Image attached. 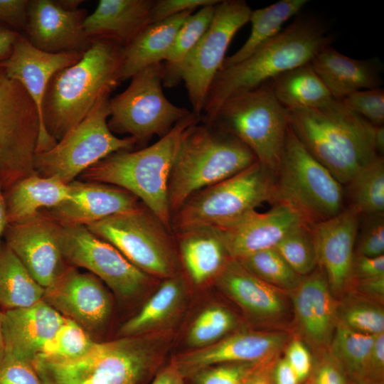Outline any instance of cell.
I'll use <instances>...</instances> for the list:
<instances>
[{
  "label": "cell",
  "instance_id": "cell-58",
  "mask_svg": "<svg viewBox=\"0 0 384 384\" xmlns=\"http://www.w3.org/2000/svg\"><path fill=\"white\" fill-rule=\"evenodd\" d=\"M244 384H273L271 370L260 367L245 381Z\"/></svg>",
  "mask_w": 384,
  "mask_h": 384
},
{
  "label": "cell",
  "instance_id": "cell-28",
  "mask_svg": "<svg viewBox=\"0 0 384 384\" xmlns=\"http://www.w3.org/2000/svg\"><path fill=\"white\" fill-rule=\"evenodd\" d=\"M218 282L226 294L256 317L272 320L285 311L283 290L260 279L236 260H229Z\"/></svg>",
  "mask_w": 384,
  "mask_h": 384
},
{
  "label": "cell",
  "instance_id": "cell-23",
  "mask_svg": "<svg viewBox=\"0 0 384 384\" xmlns=\"http://www.w3.org/2000/svg\"><path fill=\"white\" fill-rule=\"evenodd\" d=\"M282 332L252 331L234 334L182 356L174 363L186 378L203 368L223 363H263L286 344Z\"/></svg>",
  "mask_w": 384,
  "mask_h": 384
},
{
  "label": "cell",
  "instance_id": "cell-13",
  "mask_svg": "<svg viewBox=\"0 0 384 384\" xmlns=\"http://www.w3.org/2000/svg\"><path fill=\"white\" fill-rule=\"evenodd\" d=\"M86 227L146 274L164 278L174 276L171 232L146 207L140 206Z\"/></svg>",
  "mask_w": 384,
  "mask_h": 384
},
{
  "label": "cell",
  "instance_id": "cell-6",
  "mask_svg": "<svg viewBox=\"0 0 384 384\" xmlns=\"http://www.w3.org/2000/svg\"><path fill=\"white\" fill-rule=\"evenodd\" d=\"M157 364L152 343L137 336L97 342L72 361H33L44 384H146Z\"/></svg>",
  "mask_w": 384,
  "mask_h": 384
},
{
  "label": "cell",
  "instance_id": "cell-4",
  "mask_svg": "<svg viewBox=\"0 0 384 384\" xmlns=\"http://www.w3.org/2000/svg\"><path fill=\"white\" fill-rule=\"evenodd\" d=\"M201 120V116L192 112L153 144L138 151L112 153L80 177L84 181L107 183L130 192L172 233L168 200L171 171L183 139Z\"/></svg>",
  "mask_w": 384,
  "mask_h": 384
},
{
  "label": "cell",
  "instance_id": "cell-33",
  "mask_svg": "<svg viewBox=\"0 0 384 384\" xmlns=\"http://www.w3.org/2000/svg\"><path fill=\"white\" fill-rule=\"evenodd\" d=\"M307 0H280L268 6L252 10L249 21L251 33L241 48L225 58L222 68L238 63L255 52L281 31L289 18L300 12Z\"/></svg>",
  "mask_w": 384,
  "mask_h": 384
},
{
  "label": "cell",
  "instance_id": "cell-24",
  "mask_svg": "<svg viewBox=\"0 0 384 384\" xmlns=\"http://www.w3.org/2000/svg\"><path fill=\"white\" fill-rule=\"evenodd\" d=\"M295 317L308 342L317 348L329 346L338 322L337 309L326 274L318 265L291 290Z\"/></svg>",
  "mask_w": 384,
  "mask_h": 384
},
{
  "label": "cell",
  "instance_id": "cell-54",
  "mask_svg": "<svg viewBox=\"0 0 384 384\" xmlns=\"http://www.w3.org/2000/svg\"><path fill=\"white\" fill-rule=\"evenodd\" d=\"M358 291L375 299L383 301L384 297V275L356 280Z\"/></svg>",
  "mask_w": 384,
  "mask_h": 384
},
{
  "label": "cell",
  "instance_id": "cell-48",
  "mask_svg": "<svg viewBox=\"0 0 384 384\" xmlns=\"http://www.w3.org/2000/svg\"><path fill=\"white\" fill-rule=\"evenodd\" d=\"M219 2L220 0H156L149 13V24Z\"/></svg>",
  "mask_w": 384,
  "mask_h": 384
},
{
  "label": "cell",
  "instance_id": "cell-49",
  "mask_svg": "<svg viewBox=\"0 0 384 384\" xmlns=\"http://www.w3.org/2000/svg\"><path fill=\"white\" fill-rule=\"evenodd\" d=\"M290 367L296 373L300 383L311 375L313 363L311 356L306 346L298 339L289 343L284 356Z\"/></svg>",
  "mask_w": 384,
  "mask_h": 384
},
{
  "label": "cell",
  "instance_id": "cell-20",
  "mask_svg": "<svg viewBox=\"0 0 384 384\" xmlns=\"http://www.w3.org/2000/svg\"><path fill=\"white\" fill-rule=\"evenodd\" d=\"M87 16V10H68L57 1H28L26 37L47 53H84L91 45L83 28Z\"/></svg>",
  "mask_w": 384,
  "mask_h": 384
},
{
  "label": "cell",
  "instance_id": "cell-39",
  "mask_svg": "<svg viewBox=\"0 0 384 384\" xmlns=\"http://www.w3.org/2000/svg\"><path fill=\"white\" fill-rule=\"evenodd\" d=\"M96 343L82 326L65 318L35 359L53 362L75 361L89 353Z\"/></svg>",
  "mask_w": 384,
  "mask_h": 384
},
{
  "label": "cell",
  "instance_id": "cell-35",
  "mask_svg": "<svg viewBox=\"0 0 384 384\" xmlns=\"http://www.w3.org/2000/svg\"><path fill=\"white\" fill-rule=\"evenodd\" d=\"M374 336L356 331L338 320L329 348L347 380L368 378V367Z\"/></svg>",
  "mask_w": 384,
  "mask_h": 384
},
{
  "label": "cell",
  "instance_id": "cell-11",
  "mask_svg": "<svg viewBox=\"0 0 384 384\" xmlns=\"http://www.w3.org/2000/svg\"><path fill=\"white\" fill-rule=\"evenodd\" d=\"M163 75V63L151 65L134 75L127 89L110 99L107 124L112 132L145 142L154 135L165 136L192 112L166 97Z\"/></svg>",
  "mask_w": 384,
  "mask_h": 384
},
{
  "label": "cell",
  "instance_id": "cell-10",
  "mask_svg": "<svg viewBox=\"0 0 384 384\" xmlns=\"http://www.w3.org/2000/svg\"><path fill=\"white\" fill-rule=\"evenodd\" d=\"M110 93L101 97L87 115L52 148L34 156L35 172L69 184L86 169L110 154L131 150L137 143L132 137L119 138L110 129Z\"/></svg>",
  "mask_w": 384,
  "mask_h": 384
},
{
  "label": "cell",
  "instance_id": "cell-3",
  "mask_svg": "<svg viewBox=\"0 0 384 384\" xmlns=\"http://www.w3.org/2000/svg\"><path fill=\"white\" fill-rule=\"evenodd\" d=\"M289 110V126L310 154L342 185L380 156L375 126L333 98L317 108Z\"/></svg>",
  "mask_w": 384,
  "mask_h": 384
},
{
  "label": "cell",
  "instance_id": "cell-36",
  "mask_svg": "<svg viewBox=\"0 0 384 384\" xmlns=\"http://www.w3.org/2000/svg\"><path fill=\"white\" fill-rule=\"evenodd\" d=\"M215 5L200 8L196 14L190 15L179 28L163 63V85L165 87H173L181 82V66L209 27Z\"/></svg>",
  "mask_w": 384,
  "mask_h": 384
},
{
  "label": "cell",
  "instance_id": "cell-55",
  "mask_svg": "<svg viewBox=\"0 0 384 384\" xmlns=\"http://www.w3.org/2000/svg\"><path fill=\"white\" fill-rule=\"evenodd\" d=\"M273 384H301L285 358L279 360L271 370Z\"/></svg>",
  "mask_w": 384,
  "mask_h": 384
},
{
  "label": "cell",
  "instance_id": "cell-15",
  "mask_svg": "<svg viewBox=\"0 0 384 384\" xmlns=\"http://www.w3.org/2000/svg\"><path fill=\"white\" fill-rule=\"evenodd\" d=\"M59 244L67 263L87 270L122 297L134 296L149 281V274L86 226L60 225Z\"/></svg>",
  "mask_w": 384,
  "mask_h": 384
},
{
  "label": "cell",
  "instance_id": "cell-12",
  "mask_svg": "<svg viewBox=\"0 0 384 384\" xmlns=\"http://www.w3.org/2000/svg\"><path fill=\"white\" fill-rule=\"evenodd\" d=\"M40 133L34 102L0 65V183L4 192L36 173L33 161Z\"/></svg>",
  "mask_w": 384,
  "mask_h": 384
},
{
  "label": "cell",
  "instance_id": "cell-21",
  "mask_svg": "<svg viewBox=\"0 0 384 384\" xmlns=\"http://www.w3.org/2000/svg\"><path fill=\"white\" fill-rule=\"evenodd\" d=\"M361 213L348 206L336 215L312 225L318 265L324 272L333 295L352 281L354 246Z\"/></svg>",
  "mask_w": 384,
  "mask_h": 384
},
{
  "label": "cell",
  "instance_id": "cell-14",
  "mask_svg": "<svg viewBox=\"0 0 384 384\" xmlns=\"http://www.w3.org/2000/svg\"><path fill=\"white\" fill-rule=\"evenodd\" d=\"M252 12L244 0H223L215 5L207 31L184 60L179 73L192 112L201 116L208 89L221 69L229 44Z\"/></svg>",
  "mask_w": 384,
  "mask_h": 384
},
{
  "label": "cell",
  "instance_id": "cell-8",
  "mask_svg": "<svg viewBox=\"0 0 384 384\" xmlns=\"http://www.w3.org/2000/svg\"><path fill=\"white\" fill-rule=\"evenodd\" d=\"M343 201V185L310 154L289 125L273 203L289 205L313 225L338 214Z\"/></svg>",
  "mask_w": 384,
  "mask_h": 384
},
{
  "label": "cell",
  "instance_id": "cell-29",
  "mask_svg": "<svg viewBox=\"0 0 384 384\" xmlns=\"http://www.w3.org/2000/svg\"><path fill=\"white\" fill-rule=\"evenodd\" d=\"M71 193L70 184L55 177H43L36 173L15 183L4 192L8 225L23 223L43 209L54 207L67 200Z\"/></svg>",
  "mask_w": 384,
  "mask_h": 384
},
{
  "label": "cell",
  "instance_id": "cell-63",
  "mask_svg": "<svg viewBox=\"0 0 384 384\" xmlns=\"http://www.w3.org/2000/svg\"><path fill=\"white\" fill-rule=\"evenodd\" d=\"M4 348V338L2 332V312L0 311V351Z\"/></svg>",
  "mask_w": 384,
  "mask_h": 384
},
{
  "label": "cell",
  "instance_id": "cell-64",
  "mask_svg": "<svg viewBox=\"0 0 384 384\" xmlns=\"http://www.w3.org/2000/svg\"><path fill=\"white\" fill-rule=\"evenodd\" d=\"M304 384H314V383L312 382L311 380H308L307 382H306Z\"/></svg>",
  "mask_w": 384,
  "mask_h": 384
},
{
  "label": "cell",
  "instance_id": "cell-18",
  "mask_svg": "<svg viewBox=\"0 0 384 384\" xmlns=\"http://www.w3.org/2000/svg\"><path fill=\"white\" fill-rule=\"evenodd\" d=\"M82 55L76 52L47 53L36 48L21 34L11 55L0 63L6 75L21 84L36 107L41 123L36 153L48 150L57 143L47 133L42 121V105L48 83L57 72L75 64Z\"/></svg>",
  "mask_w": 384,
  "mask_h": 384
},
{
  "label": "cell",
  "instance_id": "cell-59",
  "mask_svg": "<svg viewBox=\"0 0 384 384\" xmlns=\"http://www.w3.org/2000/svg\"><path fill=\"white\" fill-rule=\"evenodd\" d=\"M8 225L7 211L4 194V190L0 183V242Z\"/></svg>",
  "mask_w": 384,
  "mask_h": 384
},
{
  "label": "cell",
  "instance_id": "cell-25",
  "mask_svg": "<svg viewBox=\"0 0 384 384\" xmlns=\"http://www.w3.org/2000/svg\"><path fill=\"white\" fill-rule=\"evenodd\" d=\"M65 319L43 299L30 306L5 310L2 312L4 348L33 362Z\"/></svg>",
  "mask_w": 384,
  "mask_h": 384
},
{
  "label": "cell",
  "instance_id": "cell-7",
  "mask_svg": "<svg viewBox=\"0 0 384 384\" xmlns=\"http://www.w3.org/2000/svg\"><path fill=\"white\" fill-rule=\"evenodd\" d=\"M205 123L235 136L276 176L289 121V110L276 98L271 80L227 99Z\"/></svg>",
  "mask_w": 384,
  "mask_h": 384
},
{
  "label": "cell",
  "instance_id": "cell-38",
  "mask_svg": "<svg viewBox=\"0 0 384 384\" xmlns=\"http://www.w3.org/2000/svg\"><path fill=\"white\" fill-rule=\"evenodd\" d=\"M349 206L361 214L384 211V159L378 156L360 169L346 184Z\"/></svg>",
  "mask_w": 384,
  "mask_h": 384
},
{
  "label": "cell",
  "instance_id": "cell-60",
  "mask_svg": "<svg viewBox=\"0 0 384 384\" xmlns=\"http://www.w3.org/2000/svg\"><path fill=\"white\" fill-rule=\"evenodd\" d=\"M374 144L377 153L383 156L384 152V127L375 126L374 128Z\"/></svg>",
  "mask_w": 384,
  "mask_h": 384
},
{
  "label": "cell",
  "instance_id": "cell-40",
  "mask_svg": "<svg viewBox=\"0 0 384 384\" xmlns=\"http://www.w3.org/2000/svg\"><path fill=\"white\" fill-rule=\"evenodd\" d=\"M274 249L299 276L312 272L318 257L312 225L303 223L289 232Z\"/></svg>",
  "mask_w": 384,
  "mask_h": 384
},
{
  "label": "cell",
  "instance_id": "cell-17",
  "mask_svg": "<svg viewBox=\"0 0 384 384\" xmlns=\"http://www.w3.org/2000/svg\"><path fill=\"white\" fill-rule=\"evenodd\" d=\"M43 300L90 334L105 326L112 311L110 297L102 282L73 267L45 289Z\"/></svg>",
  "mask_w": 384,
  "mask_h": 384
},
{
  "label": "cell",
  "instance_id": "cell-37",
  "mask_svg": "<svg viewBox=\"0 0 384 384\" xmlns=\"http://www.w3.org/2000/svg\"><path fill=\"white\" fill-rule=\"evenodd\" d=\"M183 292L180 277L167 278L139 311L122 326L120 334L124 337L137 336L164 322L174 312Z\"/></svg>",
  "mask_w": 384,
  "mask_h": 384
},
{
  "label": "cell",
  "instance_id": "cell-43",
  "mask_svg": "<svg viewBox=\"0 0 384 384\" xmlns=\"http://www.w3.org/2000/svg\"><path fill=\"white\" fill-rule=\"evenodd\" d=\"M338 320L348 328L368 335L384 333V311L376 304L350 299L337 309Z\"/></svg>",
  "mask_w": 384,
  "mask_h": 384
},
{
  "label": "cell",
  "instance_id": "cell-5",
  "mask_svg": "<svg viewBox=\"0 0 384 384\" xmlns=\"http://www.w3.org/2000/svg\"><path fill=\"white\" fill-rule=\"evenodd\" d=\"M257 161L252 151L231 133L213 123L196 124L183 139L171 171L168 200L171 216L196 192Z\"/></svg>",
  "mask_w": 384,
  "mask_h": 384
},
{
  "label": "cell",
  "instance_id": "cell-42",
  "mask_svg": "<svg viewBox=\"0 0 384 384\" xmlns=\"http://www.w3.org/2000/svg\"><path fill=\"white\" fill-rule=\"evenodd\" d=\"M235 324V319L228 309L211 306L202 311L193 321L188 334L189 345L205 347L211 345L230 331Z\"/></svg>",
  "mask_w": 384,
  "mask_h": 384
},
{
  "label": "cell",
  "instance_id": "cell-9",
  "mask_svg": "<svg viewBox=\"0 0 384 384\" xmlns=\"http://www.w3.org/2000/svg\"><path fill=\"white\" fill-rule=\"evenodd\" d=\"M276 176L257 161L192 195L172 215L171 230L215 227L231 222L275 196Z\"/></svg>",
  "mask_w": 384,
  "mask_h": 384
},
{
  "label": "cell",
  "instance_id": "cell-19",
  "mask_svg": "<svg viewBox=\"0 0 384 384\" xmlns=\"http://www.w3.org/2000/svg\"><path fill=\"white\" fill-rule=\"evenodd\" d=\"M303 223L306 222L294 208L277 202L265 213L252 210L231 222L212 228L220 234L230 259L238 260L274 248L289 232Z\"/></svg>",
  "mask_w": 384,
  "mask_h": 384
},
{
  "label": "cell",
  "instance_id": "cell-26",
  "mask_svg": "<svg viewBox=\"0 0 384 384\" xmlns=\"http://www.w3.org/2000/svg\"><path fill=\"white\" fill-rule=\"evenodd\" d=\"M154 0H100L85 18V33L90 39L112 40L123 48L149 25Z\"/></svg>",
  "mask_w": 384,
  "mask_h": 384
},
{
  "label": "cell",
  "instance_id": "cell-41",
  "mask_svg": "<svg viewBox=\"0 0 384 384\" xmlns=\"http://www.w3.org/2000/svg\"><path fill=\"white\" fill-rule=\"evenodd\" d=\"M236 260L260 279L282 290L291 291L302 278L274 248L259 251Z\"/></svg>",
  "mask_w": 384,
  "mask_h": 384
},
{
  "label": "cell",
  "instance_id": "cell-47",
  "mask_svg": "<svg viewBox=\"0 0 384 384\" xmlns=\"http://www.w3.org/2000/svg\"><path fill=\"white\" fill-rule=\"evenodd\" d=\"M0 384H44L33 362L3 348L0 351Z\"/></svg>",
  "mask_w": 384,
  "mask_h": 384
},
{
  "label": "cell",
  "instance_id": "cell-16",
  "mask_svg": "<svg viewBox=\"0 0 384 384\" xmlns=\"http://www.w3.org/2000/svg\"><path fill=\"white\" fill-rule=\"evenodd\" d=\"M60 225L43 212L8 225L4 242L42 287L51 286L68 268L59 244Z\"/></svg>",
  "mask_w": 384,
  "mask_h": 384
},
{
  "label": "cell",
  "instance_id": "cell-45",
  "mask_svg": "<svg viewBox=\"0 0 384 384\" xmlns=\"http://www.w3.org/2000/svg\"><path fill=\"white\" fill-rule=\"evenodd\" d=\"M341 100L347 108L373 125H383L384 90L381 87L358 90Z\"/></svg>",
  "mask_w": 384,
  "mask_h": 384
},
{
  "label": "cell",
  "instance_id": "cell-51",
  "mask_svg": "<svg viewBox=\"0 0 384 384\" xmlns=\"http://www.w3.org/2000/svg\"><path fill=\"white\" fill-rule=\"evenodd\" d=\"M314 384H348V380L338 364L330 355L325 356L312 368Z\"/></svg>",
  "mask_w": 384,
  "mask_h": 384
},
{
  "label": "cell",
  "instance_id": "cell-30",
  "mask_svg": "<svg viewBox=\"0 0 384 384\" xmlns=\"http://www.w3.org/2000/svg\"><path fill=\"white\" fill-rule=\"evenodd\" d=\"M193 13V11H185L144 28L124 48L121 80L131 78L142 70L164 61L177 32Z\"/></svg>",
  "mask_w": 384,
  "mask_h": 384
},
{
  "label": "cell",
  "instance_id": "cell-31",
  "mask_svg": "<svg viewBox=\"0 0 384 384\" xmlns=\"http://www.w3.org/2000/svg\"><path fill=\"white\" fill-rule=\"evenodd\" d=\"M176 235L183 265L196 284L218 276L231 260L214 228H198Z\"/></svg>",
  "mask_w": 384,
  "mask_h": 384
},
{
  "label": "cell",
  "instance_id": "cell-52",
  "mask_svg": "<svg viewBox=\"0 0 384 384\" xmlns=\"http://www.w3.org/2000/svg\"><path fill=\"white\" fill-rule=\"evenodd\" d=\"M384 275V255L368 257L354 252L352 280Z\"/></svg>",
  "mask_w": 384,
  "mask_h": 384
},
{
  "label": "cell",
  "instance_id": "cell-46",
  "mask_svg": "<svg viewBox=\"0 0 384 384\" xmlns=\"http://www.w3.org/2000/svg\"><path fill=\"white\" fill-rule=\"evenodd\" d=\"M363 221L358 230L355 252L368 257L384 255L383 213L361 214Z\"/></svg>",
  "mask_w": 384,
  "mask_h": 384
},
{
  "label": "cell",
  "instance_id": "cell-2",
  "mask_svg": "<svg viewBox=\"0 0 384 384\" xmlns=\"http://www.w3.org/2000/svg\"><path fill=\"white\" fill-rule=\"evenodd\" d=\"M82 58L57 72L50 80L42 105L47 133L58 142L80 123L98 100L119 84L124 48L105 38H93Z\"/></svg>",
  "mask_w": 384,
  "mask_h": 384
},
{
  "label": "cell",
  "instance_id": "cell-61",
  "mask_svg": "<svg viewBox=\"0 0 384 384\" xmlns=\"http://www.w3.org/2000/svg\"><path fill=\"white\" fill-rule=\"evenodd\" d=\"M58 3L64 9L68 10L78 9L79 5L83 1L82 0H58Z\"/></svg>",
  "mask_w": 384,
  "mask_h": 384
},
{
  "label": "cell",
  "instance_id": "cell-27",
  "mask_svg": "<svg viewBox=\"0 0 384 384\" xmlns=\"http://www.w3.org/2000/svg\"><path fill=\"white\" fill-rule=\"evenodd\" d=\"M310 64L337 100L362 89L380 87L382 84L380 66L375 60L348 57L330 45L319 50Z\"/></svg>",
  "mask_w": 384,
  "mask_h": 384
},
{
  "label": "cell",
  "instance_id": "cell-34",
  "mask_svg": "<svg viewBox=\"0 0 384 384\" xmlns=\"http://www.w3.org/2000/svg\"><path fill=\"white\" fill-rule=\"evenodd\" d=\"M44 292L12 250L1 242L0 306L5 310L30 306L41 301Z\"/></svg>",
  "mask_w": 384,
  "mask_h": 384
},
{
  "label": "cell",
  "instance_id": "cell-53",
  "mask_svg": "<svg viewBox=\"0 0 384 384\" xmlns=\"http://www.w3.org/2000/svg\"><path fill=\"white\" fill-rule=\"evenodd\" d=\"M384 333L375 335L368 367V378L383 381Z\"/></svg>",
  "mask_w": 384,
  "mask_h": 384
},
{
  "label": "cell",
  "instance_id": "cell-32",
  "mask_svg": "<svg viewBox=\"0 0 384 384\" xmlns=\"http://www.w3.org/2000/svg\"><path fill=\"white\" fill-rule=\"evenodd\" d=\"M271 83L276 98L287 110L317 108L334 98L310 63L279 75Z\"/></svg>",
  "mask_w": 384,
  "mask_h": 384
},
{
  "label": "cell",
  "instance_id": "cell-1",
  "mask_svg": "<svg viewBox=\"0 0 384 384\" xmlns=\"http://www.w3.org/2000/svg\"><path fill=\"white\" fill-rule=\"evenodd\" d=\"M324 25L311 16H298L243 60L221 68L206 95L201 115L208 122L227 99L254 89L279 75L310 63L331 44Z\"/></svg>",
  "mask_w": 384,
  "mask_h": 384
},
{
  "label": "cell",
  "instance_id": "cell-57",
  "mask_svg": "<svg viewBox=\"0 0 384 384\" xmlns=\"http://www.w3.org/2000/svg\"><path fill=\"white\" fill-rule=\"evenodd\" d=\"M21 34L0 23V63L11 55L16 41Z\"/></svg>",
  "mask_w": 384,
  "mask_h": 384
},
{
  "label": "cell",
  "instance_id": "cell-62",
  "mask_svg": "<svg viewBox=\"0 0 384 384\" xmlns=\"http://www.w3.org/2000/svg\"><path fill=\"white\" fill-rule=\"evenodd\" d=\"M348 384H383V381L374 380L368 378L356 380V381H348Z\"/></svg>",
  "mask_w": 384,
  "mask_h": 384
},
{
  "label": "cell",
  "instance_id": "cell-44",
  "mask_svg": "<svg viewBox=\"0 0 384 384\" xmlns=\"http://www.w3.org/2000/svg\"><path fill=\"white\" fill-rule=\"evenodd\" d=\"M259 363H223L200 369L187 377L193 384H244ZM185 378V379H186Z\"/></svg>",
  "mask_w": 384,
  "mask_h": 384
},
{
  "label": "cell",
  "instance_id": "cell-22",
  "mask_svg": "<svg viewBox=\"0 0 384 384\" xmlns=\"http://www.w3.org/2000/svg\"><path fill=\"white\" fill-rule=\"evenodd\" d=\"M70 197L44 213L60 225L87 226L140 206L130 192L112 185L75 180L69 183Z\"/></svg>",
  "mask_w": 384,
  "mask_h": 384
},
{
  "label": "cell",
  "instance_id": "cell-56",
  "mask_svg": "<svg viewBox=\"0 0 384 384\" xmlns=\"http://www.w3.org/2000/svg\"><path fill=\"white\" fill-rule=\"evenodd\" d=\"M150 384H186V379L172 363L160 369L154 375Z\"/></svg>",
  "mask_w": 384,
  "mask_h": 384
},
{
  "label": "cell",
  "instance_id": "cell-50",
  "mask_svg": "<svg viewBox=\"0 0 384 384\" xmlns=\"http://www.w3.org/2000/svg\"><path fill=\"white\" fill-rule=\"evenodd\" d=\"M28 5V0H0V23L18 33L26 31Z\"/></svg>",
  "mask_w": 384,
  "mask_h": 384
}]
</instances>
